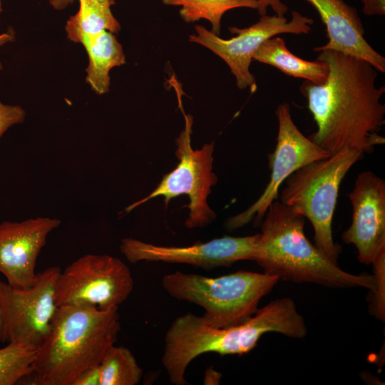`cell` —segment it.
Returning <instances> with one entry per match:
<instances>
[{
  "label": "cell",
  "mask_w": 385,
  "mask_h": 385,
  "mask_svg": "<svg viewBox=\"0 0 385 385\" xmlns=\"http://www.w3.org/2000/svg\"><path fill=\"white\" fill-rule=\"evenodd\" d=\"M73 0H49L50 4L56 9H63L66 7ZM99 1H108V0H99Z\"/></svg>",
  "instance_id": "obj_27"
},
{
  "label": "cell",
  "mask_w": 385,
  "mask_h": 385,
  "mask_svg": "<svg viewBox=\"0 0 385 385\" xmlns=\"http://www.w3.org/2000/svg\"><path fill=\"white\" fill-rule=\"evenodd\" d=\"M275 113L278 133L275 149L268 155L271 170L270 181L253 204L227 220L225 227L228 230L240 228L252 220L255 226L260 225L270 205L278 200L282 184L302 166L331 155L299 130L292 118L289 104H279Z\"/></svg>",
  "instance_id": "obj_11"
},
{
  "label": "cell",
  "mask_w": 385,
  "mask_h": 385,
  "mask_svg": "<svg viewBox=\"0 0 385 385\" xmlns=\"http://www.w3.org/2000/svg\"><path fill=\"white\" fill-rule=\"evenodd\" d=\"M78 11L66 22L68 38L83 45L91 38L107 31L113 34L120 30V25L112 14L114 0H78Z\"/></svg>",
  "instance_id": "obj_18"
},
{
  "label": "cell",
  "mask_w": 385,
  "mask_h": 385,
  "mask_svg": "<svg viewBox=\"0 0 385 385\" xmlns=\"http://www.w3.org/2000/svg\"><path fill=\"white\" fill-rule=\"evenodd\" d=\"M1 1V0H0Z\"/></svg>",
  "instance_id": "obj_30"
},
{
  "label": "cell",
  "mask_w": 385,
  "mask_h": 385,
  "mask_svg": "<svg viewBox=\"0 0 385 385\" xmlns=\"http://www.w3.org/2000/svg\"><path fill=\"white\" fill-rule=\"evenodd\" d=\"M100 385H135L143 376L132 352L125 346H112L99 364Z\"/></svg>",
  "instance_id": "obj_20"
},
{
  "label": "cell",
  "mask_w": 385,
  "mask_h": 385,
  "mask_svg": "<svg viewBox=\"0 0 385 385\" xmlns=\"http://www.w3.org/2000/svg\"><path fill=\"white\" fill-rule=\"evenodd\" d=\"M253 60L272 66L286 75L304 78L316 85L322 83L329 72L325 61L319 59L307 61L295 56L287 48L284 40L277 36L265 41L255 53Z\"/></svg>",
  "instance_id": "obj_16"
},
{
  "label": "cell",
  "mask_w": 385,
  "mask_h": 385,
  "mask_svg": "<svg viewBox=\"0 0 385 385\" xmlns=\"http://www.w3.org/2000/svg\"><path fill=\"white\" fill-rule=\"evenodd\" d=\"M133 289L128 267L108 255L88 254L61 271L56 284L60 306H78L108 310L124 302Z\"/></svg>",
  "instance_id": "obj_8"
},
{
  "label": "cell",
  "mask_w": 385,
  "mask_h": 385,
  "mask_svg": "<svg viewBox=\"0 0 385 385\" xmlns=\"http://www.w3.org/2000/svg\"><path fill=\"white\" fill-rule=\"evenodd\" d=\"M61 223L48 217L0 223V272L9 285L22 289L33 284L38 257L48 235Z\"/></svg>",
  "instance_id": "obj_14"
},
{
  "label": "cell",
  "mask_w": 385,
  "mask_h": 385,
  "mask_svg": "<svg viewBox=\"0 0 385 385\" xmlns=\"http://www.w3.org/2000/svg\"><path fill=\"white\" fill-rule=\"evenodd\" d=\"M14 36L7 33L0 34V46L6 43L13 39ZM2 68L1 63L0 62V70Z\"/></svg>",
  "instance_id": "obj_28"
},
{
  "label": "cell",
  "mask_w": 385,
  "mask_h": 385,
  "mask_svg": "<svg viewBox=\"0 0 385 385\" xmlns=\"http://www.w3.org/2000/svg\"><path fill=\"white\" fill-rule=\"evenodd\" d=\"M351 223L342 235L354 245L357 259L370 265L385 253V182L370 170L359 173L349 194Z\"/></svg>",
  "instance_id": "obj_13"
},
{
  "label": "cell",
  "mask_w": 385,
  "mask_h": 385,
  "mask_svg": "<svg viewBox=\"0 0 385 385\" xmlns=\"http://www.w3.org/2000/svg\"><path fill=\"white\" fill-rule=\"evenodd\" d=\"M26 115L22 107L6 105L0 101V140L9 128L21 123L25 120Z\"/></svg>",
  "instance_id": "obj_23"
},
{
  "label": "cell",
  "mask_w": 385,
  "mask_h": 385,
  "mask_svg": "<svg viewBox=\"0 0 385 385\" xmlns=\"http://www.w3.org/2000/svg\"><path fill=\"white\" fill-rule=\"evenodd\" d=\"M279 280L274 274L245 270L217 277L176 271L163 276L162 287L173 298L201 307L205 324L225 328L249 319Z\"/></svg>",
  "instance_id": "obj_5"
},
{
  "label": "cell",
  "mask_w": 385,
  "mask_h": 385,
  "mask_svg": "<svg viewBox=\"0 0 385 385\" xmlns=\"http://www.w3.org/2000/svg\"><path fill=\"white\" fill-rule=\"evenodd\" d=\"M88 53L86 81L98 94L107 93L110 71L125 63L121 44L113 33L105 31L91 38L83 45Z\"/></svg>",
  "instance_id": "obj_17"
},
{
  "label": "cell",
  "mask_w": 385,
  "mask_h": 385,
  "mask_svg": "<svg viewBox=\"0 0 385 385\" xmlns=\"http://www.w3.org/2000/svg\"><path fill=\"white\" fill-rule=\"evenodd\" d=\"M314 21L297 11L292 12L290 20L277 15H262L259 21L244 29L230 27V33L237 34L230 39L220 38L201 25L195 26L196 34L189 41L200 44L220 57L230 67L240 89L257 90L256 81L250 71L253 56L267 39L282 34H307Z\"/></svg>",
  "instance_id": "obj_10"
},
{
  "label": "cell",
  "mask_w": 385,
  "mask_h": 385,
  "mask_svg": "<svg viewBox=\"0 0 385 385\" xmlns=\"http://www.w3.org/2000/svg\"><path fill=\"white\" fill-rule=\"evenodd\" d=\"M318 11L326 26L328 42L314 51L341 52L371 63L385 72V58L365 39L364 29L355 8L344 0H305Z\"/></svg>",
  "instance_id": "obj_15"
},
{
  "label": "cell",
  "mask_w": 385,
  "mask_h": 385,
  "mask_svg": "<svg viewBox=\"0 0 385 385\" xmlns=\"http://www.w3.org/2000/svg\"><path fill=\"white\" fill-rule=\"evenodd\" d=\"M38 349L8 342L0 349V385H14L33 372Z\"/></svg>",
  "instance_id": "obj_21"
},
{
  "label": "cell",
  "mask_w": 385,
  "mask_h": 385,
  "mask_svg": "<svg viewBox=\"0 0 385 385\" xmlns=\"http://www.w3.org/2000/svg\"><path fill=\"white\" fill-rule=\"evenodd\" d=\"M118 307L108 310L60 306L33 365L40 385H72L85 370L99 365L117 340Z\"/></svg>",
  "instance_id": "obj_3"
},
{
  "label": "cell",
  "mask_w": 385,
  "mask_h": 385,
  "mask_svg": "<svg viewBox=\"0 0 385 385\" xmlns=\"http://www.w3.org/2000/svg\"><path fill=\"white\" fill-rule=\"evenodd\" d=\"M4 342V327H3V321L1 317V312L0 309V343Z\"/></svg>",
  "instance_id": "obj_29"
},
{
  "label": "cell",
  "mask_w": 385,
  "mask_h": 385,
  "mask_svg": "<svg viewBox=\"0 0 385 385\" xmlns=\"http://www.w3.org/2000/svg\"><path fill=\"white\" fill-rule=\"evenodd\" d=\"M362 11L367 16H384L385 0H361Z\"/></svg>",
  "instance_id": "obj_26"
},
{
  "label": "cell",
  "mask_w": 385,
  "mask_h": 385,
  "mask_svg": "<svg viewBox=\"0 0 385 385\" xmlns=\"http://www.w3.org/2000/svg\"><path fill=\"white\" fill-rule=\"evenodd\" d=\"M372 265L374 267L375 287L372 291L374 297L371 311L379 319H384L385 253L380 255Z\"/></svg>",
  "instance_id": "obj_22"
},
{
  "label": "cell",
  "mask_w": 385,
  "mask_h": 385,
  "mask_svg": "<svg viewBox=\"0 0 385 385\" xmlns=\"http://www.w3.org/2000/svg\"><path fill=\"white\" fill-rule=\"evenodd\" d=\"M254 261L279 279L312 282L329 287H375L374 275L342 270L304 234V217L278 200L268 207L260 224Z\"/></svg>",
  "instance_id": "obj_4"
},
{
  "label": "cell",
  "mask_w": 385,
  "mask_h": 385,
  "mask_svg": "<svg viewBox=\"0 0 385 385\" xmlns=\"http://www.w3.org/2000/svg\"><path fill=\"white\" fill-rule=\"evenodd\" d=\"M364 153L360 149L346 148L311 162L285 180L280 195V202L309 220L314 245L335 264L341 249L334 242L332 227L339 186Z\"/></svg>",
  "instance_id": "obj_6"
},
{
  "label": "cell",
  "mask_w": 385,
  "mask_h": 385,
  "mask_svg": "<svg viewBox=\"0 0 385 385\" xmlns=\"http://www.w3.org/2000/svg\"><path fill=\"white\" fill-rule=\"evenodd\" d=\"M61 270L50 267L37 273L26 288L0 279V309L4 342L38 349L48 336L58 309L56 284Z\"/></svg>",
  "instance_id": "obj_9"
},
{
  "label": "cell",
  "mask_w": 385,
  "mask_h": 385,
  "mask_svg": "<svg viewBox=\"0 0 385 385\" xmlns=\"http://www.w3.org/2000/svg\"><path fill=\"white\" fill-rule=\"evenodd\" d=\"M170 6H180L179 14L185 22L202 19L211 23L212 32L219 35L221 19L227 11L237 8L257 9L258 0H162Z\"/></svg>",
  "instance_id": "obj_19"
},
{
  "label": "cell",
  "mask_w": 385,
  "mask_h": 385,
  "mask_svg": "<svg viewBox=\"0 0 385 385\" xmlns=\"http://www.w3.org/2000/svg\"><path fill=\"white\" fill-rule=\"evenodd\" d=\"M267 332L296 339L306 336L304 320L292 299L272 301L244 323L225 328L210 326L192 313L180 316L165 334L162 363L173 384L185 385L187 368L196 357L208 352L245 354Z\"/></svg>",
  "instance_id": "obj_2"
},
{
  "label": "cell",
  "mask_w": 385,
  "mask_h": 385,
  "mask_svg": "<svg viewBox=\"0 0 385 385\" xmlns=\"http://www.w3.org/2000/svg\"><path fill=\"white\" fill-rule=\"evenodd\" d=\"M72 385H100L99 365L83 371L73 382Z\"/></svg>",
  "instance_id": "obj_24"
},
{
  "label": "cell",
  "mask_w": 385,
  "mask_h": 385,
  "mask_svg": "<svg viewBox=\"0 0 385 385\" xmlns=\"http://www.w3.org/2000/svg\"><path fill=\"white\" fill-rule=\"evenodd\" d=\"M319 52L317 59L329 67L326 80L301 86L317 125L309 138L331 154L346 148L371 153L385 143L378 134L385 123V106L380 101L385 87L375 84L379 71L361 58L331 50Z\"/></svg>",
  "instance_id": "obj_1"
},
{
  "label": "cell",
  "mask_w": 385,
  "mask_h": 385,
  "mask_svg": "<svg viewBox=\"0 0 385 385\" xmlns=\"http://www.w3.org/2000/svg\"><path fill=\"white\" fill-rule=\"evenodd\" d=\"M185 127L175 140V154L179 163L170 173L163 175L158 186L146 197L128 206L129 212L148 200L162 196L165 206L179 195L188 196L190 202L185 205L189 215L185 222L188 229L203 227L211 223L216 214L209 207L207 199L211 188L217 183V178L212 173L214 143L205 144L200 149L194 150L191 145L193 118L183 113Z\"/></svg>",
  "instance_id": "obj_7"
},
{
  "label": "cell",
  "mask_w": 385,
  "mask_h": 385,
  "mask_svg": "<svg viewBox=\"0 0 385 385\" xmlns=\"http://www.w3.org/2000/svg\"><path fill=\"white\" fill-rule=\"evenodd\" d=\"M268 7L279 16H284L288 10L287 6L281 0H258L257 10L260 16L266 14Z\"/></svg>",
  "instance_id": "obj_25"
},
{
  "label": "cell",
  "mask_w": 385,
  "mask_h": 385,
  "mask_svg": "<svg viewBox=\"0 0 385 385\" xmlns=\"http://www.w3.org/2000/svg\"><path fill=\"white\" fill-rule=\"evenodd\" d=\"M259 235H226L187 246L157 245L127 237L121 240L120 250L131 263L147 261L188 264L209 270L230 267L241 260H254Z\"/></svg>",
  "instance_id": "obj_12"
}]
</instances>
